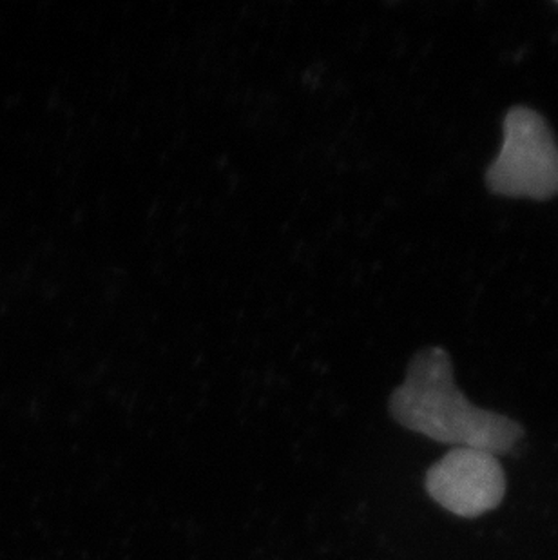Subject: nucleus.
I'll use <instances>...</instances> for the list:
<instances>
[{"instance_id":"2","label":"nucleus","mask_w":558,"mask_h":560,"mask_svg":"<svg viewBox=\"0 0 558 560\" xmlns=\"http://www.w3.org/2000/svg\"><path fill=\"white\" fill-rule=\"evenodd\" d=\"M501 153L486 171L493 195L551 200L558 195V143L540 113L511 107L505 115Z\"/></svg>"},{"instance_id":"1","label":"nucleus","mask_w":558,"mask_h":560,"mask_svg":"<svg viewBox=\"0 0 558 560\" xmlns=\"http://www.w3.org/2000/svg\"><path fill=\"white\" fill-rule=\"evenodd\" d=\"M392 418L405 429L457 448L510 454L524 435L521 424L469 402L453 380L446 350L430 347L414 355L403 385L392 392Z\"/></svg>"},{"instance_id":"3","label":"nucleus","mask_w":558,"mask_h":560,"mask_svg":"<svg viewBox=\"0 0 558 560\" xmlns=\"http://www.w3.org/2000/svg\"><path fill=\"white\" fill-rule=\"evenodd\" d=\"M427 490L447 512L458 517H480L501 504L504 470L490 452L455 448L427 471Z\"/></svg>"}]
</instances>
